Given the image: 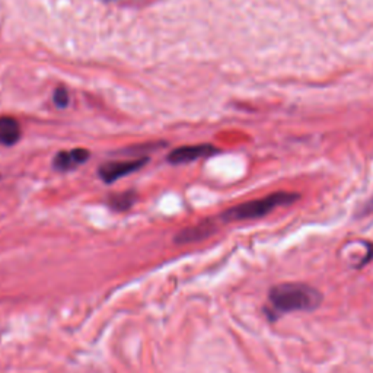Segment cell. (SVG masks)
Here are the masks:
<instances>
[{"label":"cell","mask_w":373,"mask_h":373,"mask_svg":"<svg viewBox=\"0 0 373 373\" xmlns=\"http://www.w3.org/2000/svg\"><path fill=\"white\" fill-rule=\"evenodd\" d=\"M301 198V194L290 191H277L263 198H257L251 201L240 203L220 215L222 222H242V220H255L266 217L278 208H287Z\"/></svg>","instance_id":"cell-2"},{"label":"cell","mask_w":373,"mask_h":373,"mask_svg":"<svg viewBox=\"0 0 373 373\" xmlns=\"http://www.w3.org/2000/svg\"><path fill=\"white\" fill-rule=\"evenodd\" d=\"M149 162L147 156H142L139 159H132V161H118V162H108L104 163L102 166H100L98 170V175L101 177V179L105 184H113L116 182L118 178L126 177L133 174Z\"/></svg>","instance_id":"cell-3"},{"label":"cell","mask_w":373,"mask_h":373,"mask_svg":"<svg viewBox=\"0 0 373 373\" xmlns=\"http://www.w3.org/2000/svg\"><path fill=\"white\" fill-rule=\"evenodd\" d=\"M90 154L89 151L83 147H78V149H72V151H66V152H60L55 155L54 158V168L57 171H72L74 168H78L81 165H83L88 159H89Z\"/></svg>","instance_id":"cell-6"},{"label":"cell","mask_w":373,"mask_h":373,"mask_svg":"<svg viewBox=\"0 0 373 373\" xmlns=\"http://www.w3.org/2000/svg\"><path fill=\"white\" fill-rule=\"evenodd\" d=\"M219 154V149L213 144H186L174 149V151L168 155V162L172 165H182L198 161L201 158H209L212 155Z\"/></svg>","instance_id":"cell-4"},{"label":"cell","mask_w":373,"mask_h":373,"mask_svg":"<svg viewBox=\"0 0 373 373\" xmlns=\"http://www.w3.org/2000/svg\"><path fill=\"white\" fill-rule=\"evenodd\" d=\"M136 200H137V196L135 191H124V193H117V194L111 196L108 200V204H109V208L116 212H126L133 208Z\"/></svg>","instance_id":"cell-8"},{"label":"cell","mask_w":373,"mask_h":373,"mask_svg":"<svg viewBox=\"0 0 373 373\" xmlns=\"http://www.w3.org/2000/svg\"><path fill=\"white\" fill-rule=\"evenodd\" d=\"M21 139V126L13 117H0V144L13 146Z\"/></svg>","instance_id":"cell-7"},{"label":"cell","mask_w":373,"mask_h":373,"mask_svg":"<svg viewBox=\"0 0 373 373\" xmlns=\"http://www.w3.org/2000/svg\"><path fill=\"white\" fill-rule=\"evenodd\" d=\"M324 301V294L308 283L286 282L278 283L269 290V304L264 313L270 323L280 316L293 312H313Z\"/></svg>","instance_id":"cell-1"},{"label":"cell","mask_w":373,"mask_h":373,"mask_svg":"<svg viewBox=\"0 0 373 373\" xmlns=\"http://www.w3.org/2000/svg\"><path fill=\"white\" fill-rule=\"evenodd\" d=\"M216 229H217V225L213 219L203 220L194 226H189V228L182 229L181 232H178V235L175 236V242L177 244H190V242L203 240V239L209 238L210 235H213Z\"/></svg>","instance_id":"cell-5"},{"label":"cell","mask_w":373,"mask_h":373,"mask_svg":"<svg viewBox=\"0 0 373 373\" xmlns=\"http://www.w3.org/2000/svg\"><path fill=\"white\" fill-rule=\"evenodd\" d=\"M366 247H367L366 255L360 259L359 264L354 266V269H356V270H362L365 266H367L370 263V261L373 259V244H370V242H369V244H366Z\"/></svg>","instance_id":"cell-10"},{"label":"cell","mask_w":373,"mask_h":373,"mask_svg":"<svg viewBox=\"0 0 373 373\" xmlns=\"http://www.w3.org/2000/svg\"><path fill=\"white\" fill-rule=\"evenodd\" d=\"M370 213H373V197L365 204L363 209L360 210V216H367Z\"/></svg>","instance_id":"cell-11"},{"label":"cell","mask_w":373,"mask_h":373,"mask_svg":"<svg viewBox=\"0 0 373 373\" xmlns=\"http://www.w3.org/2000/svg\"><path fill=\"white\" fill-rule=\"evenodd\" d=\"M53 101L57 108H65L69 105V92L66 88H57L54 90V95H53Z\"/></svg>","instance_id":"cell-9"}]
</instances>
